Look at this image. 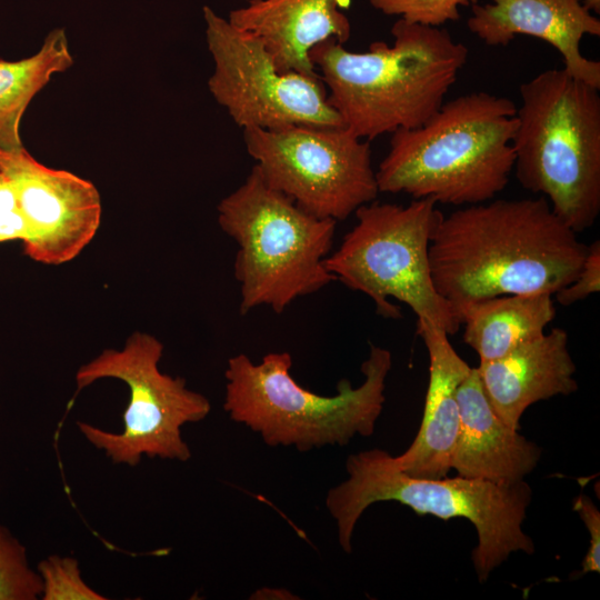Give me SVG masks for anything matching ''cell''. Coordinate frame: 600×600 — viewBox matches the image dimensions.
<instances>
[{"instance_id":"cell-1","label":"cell","mask_w":600,"mask_h":600,"mask_svg":"<svg viewBox=\"0 0 600 600\" xmlns=\"http://www.w3.org/2000/svg\"><path fill=\"white\" fill-rule=\"evenodd\" d=\"M587 251L546 198L492 199L442 214L429 259L437 291L459 314L493 297L553 296L577 277Z\"/></svg>"},{"instance_id":"cell-2","label":"cell","mask_w":600,"mask_h":600,"mask_svg":"<svg viewBox=\"0 0 600 600\" xmlns=\"http://www.w3.org/2000/svg\"><path fill=\"white\" fill-rule=\"evenodd\" d=\"M393 44L352 52L334 39L309 57L344 127L363 140L422 126L443 104L468 58L446 29L409 22L391 28Z\"/></svg>"},{"instance_id":"cell-3","label":"cell","mask_w":600,"mask_h":600,"mask_svg":"<svg viewBox=\"0 0 600 600\" xmlns=\"http://www.w3.org/2000/svg\"><path fill=\"white\" fill-rule=\"evenodd\" d=\"M517 106L470 92L443 102L422 126L392 133L376 171L379 192L471 206L494 199L513 171Z\"/></svg>"},{"instance_id":"cell-4","label":"cell","mask_w":600,"mask_h":600,"mask_svg":"<svg viewBox=\"0 0 600 600\" xmlns=\"http://www.w3.org/2000/svg\"><path fill=\"white\" fill-rule=\"evenodd\" d=\"M346 469L348 479L328 491L326 506L347 553L351 552L352 534L362 513L382 501L399 502L420 516L469 520L478 534L472 562L480 582L511 553L532 554L536 550L522 529L532 499L524 480L506 484L461 476L417 478L397 468L393 456L381 449L349 456Z\"/></svg>"},{"instance_id":"cell-5","label":"cell","mask_w":600,"mask_h":600,"mask_svg":"<svg viewBox=\"0 0 600 600\" xmlns=\"http://www.w3.org/2000/svg\"><path fill=\"white\" fill-rule=\"evenodd\" d=\"M513 170L577 233L600 213L599 89L562 69L520 86Z\"/></svg>"},{"instance_id":"cell-6","label":"cell","mask_w":600,"mask_h":600,"mask_svg":"<svg viewBox=\"0 0 600 600\" xmlns=\"http://www.w3.org/2000/svg\"><path fill=\"white\" fill-rule=\"evenodd\" d=\"M391 366V352L370 344L361 364L363 382L353 388L342 379L336 394L320 396L293 379L289 352L268 353L259 363L240 353L228 360L223 408L231 420L259 433L270 447L304 452L347 446L356 436L374 432Z\"/></svg>"},{"instance_id":"cell-7","label":"cell","mask_w":600,"mask_h":600,"mask_svg":"<svg viewBox=\"0 0 600 600\" xmlns=\"http://www.w3.org/2000/svg\"><path fill=\"white\" fill-rule=\"evenodd\" d=\"M218 222L238 246L233 268L241 314L261 306L282 313L299 297L337 280L324 263L337 221L301 209L270 187L256 166L220 201Z\"/></svg>"},{"instance_id":"cell-8","label":"cell","mask_w":600,"mask_h":600,"mask_svg":"<svg viewBox=\"0 0 600 600\" xmlns=\"http://www.w3.org/2000/svg\"><path fill=\"white\" fill-rule=\"evenodd\" d=\"M437 204L432 199H413L408 206L378 201L361 206L354 212L356 224L324 263L346 287L367 294L381 317H402L390 301L394 299L417 319L450 336L458 332L461 320L437 291L429 259L431 236L443 214Z\"/></svg>"},{"instance_id":"cell-9","label":"cell","mask_w":600,"mask_h":600,"mask_svg":"<svg viewBox=\"0 0 600 600\" xmlns=\"http://www.w3.org/2000/svg\"><path fill=\"white\" fill-rule=\"evenodd\" d=\"M163 344L153 336L132 333L121 350L106 349L76 373L77 391L100 379L113 378L129 387L123 429L116 433L78 421L82 436L118 464L137 466L143 456L186 462L191 450L181 428L203 420L209 400L190 390L186 380L159 369Z\"/></svg>"},{"instance_id":"cell-10","label":"cell","mask_w":600,"mask_h":600,"mask_svg":"<svg viewBox=\"0 0 600 600\" xmlns=\"http://www.w3.org/2000/svg\"><path fill=\"white\" fill-rule=\"evenodd\" d=\"M243 140L266 182L318 218L342 221L379 193L369 141L344 126L249 128Z\"/></svg>"},{"instance_id":"cell-11","label":"cell","mask_w":600,"mask_h":600,"mask_svg":"<svg viewBox=\"0 0 600 600\" xmlns=\"http://www.w3.org/2000/svg\"><path fill=\"white\" fill-rule=\"evenodd\" d=\"M214 70L208 87L242 129L276 130L296 124L343 126L328 102L320 76L281 71L262 40L203 7Z\"/></svg>"},{"instance_id":"cell-12","label":"cell","mask_w":600,"mask_h":600,"mask_svg":"<svg viewBox=\"0 0 600 600\" xmlns=\"http://www.w3.org/2000/svg\"><path fill=\"white\" fill-rule=\"evenodd\" d=\"M0 171L16 189L28 228L22 243L29 258L61 264L92 240L100 226L101 200L90 181L43 166L24 147L0 150Z\"/></svg>"},{"instance_id":"cell-13","label":"cell","mask_w":600,"mask_h":600,"mask_svg":"<svg viewBox=\"0 0 600 600\" xmlns=\"http://www.w3.org/2000/svg\"><path fill=\"white\" fill-rule=\"evenodd\" d=\"M467 26L488 46H507L516 36L539 38L562 57L563 69L600 89V62L580 51L583 36H600V20L582 0H491L472 4Z\"/></svg>"},{"instance_id":"cell-14","label":"cell","mask_w":600,"mask_h":600,"mask_svg":"<svg viewBox=\"0 0 600 600\" xmlns=\"http://www.w3.org/2000/svg\"><path fill=\"white\" fill-rule=\"evenodd\" d=\"M459 429L451 458L458 476L511 484L537 467L541 449L506 424L492 409L477 367L457 392Z\"/></svg>"},{"instance_id":"cell-15","label":"cell","mask_w":600,"mask_h":600,"mask_svg":"<svg viewBox=\"0 0 600 600\" xmlns=\"http://www.w3.org/2000/svg\"><path fill=\"white\" fill-rule=\"evenodd\" d=\"M477 370L492 409L517 430L531 404L578 390L576 364L562 328H553L499 359L480 362Z\"/></svg>"},{"instance_id":"cell-16","label":"cell","mask_w":600,"mask_h":600,"mask_svg":"<svg viewBox=\"0 0 600 600\" xmlns=\"http://www.w3.org/2000/svg\"><path fill=\"white\" fill-rule=\"evenodd\" d=\"M417 333L429 356V383L420 429L393 462L409 476L441 479L451 470V458L459 429L456 392L470 367L454 350L449 334L433 323L417 319Z\"/></svg>"},{"instance_id":"cell-17","label":"cell","mask_w":600,"mask_h":600,"mask_svg":"<svg viewBox=\"0 0 600 600\" xmlns=\"http://www.w3.org/2000/svg\"><path fill=\"white\" fill-rule=\"evenodd\" d=\"M350 0H249L228 20L259 37L281 71L319 76L310 57L317 44L334 39L344 44L351 26L342 9Z\"/></svg>"},{"instance_id":"cell-18","label":"cell","mask_w":600,"mask_h":600,"mask_svg":"<svg viewBox=\"0 0 600 600\" xmlns=\"http://www.w3.org/2000/svg\"><path fill=\"white\" fill-rule=\"evenodd\" d=\"M459 316L464 343L488 362L541 337L556 317V304L550 293L508 294L470 302Z\"/></svg>"},{"instance_id":"cell-19","label":"cell","mask_w":600,"mask_h":600,"mask_svg":"<svg viewBox=\"0 0 600 600\" xmlns=\"http://www.w3.org/2000/svg\"><path fill=\"white\" fill-rule=\"evenodd\" d=\"M66 33L51 31L40 50L19 61L0 60V150L23 147L19 124L32 98L51 79L72 64Z\"/></svg>"},{"instance_id":"cell-20","label":"cell","mask_w":600,"mask_h":600,"mask_svg":"<svg viewBox=\"0 0 600 600\" xmlns=\"http://www.w3.org/2000/svg\"><path fill=\"white\" fill-rule=\"evenodd\" d=\"M42 584L26 547L0 523V600H37Z\"/></svg>"},{"instance_id":"cell-21","label":"cell","mask_w":600,"mask_h":600,"mask_svg":"<svg viewBox=\"0 0 600 600\" xmlns=\"http://www.w3.org/2000/svg\"><path fill=\"white\" fill-rule=\"evenodd\" d=\"M40 576L41 600H104L82 578L79 562L72 557L49 556L36 568Z\"/></svg>"},{"instance_id":"cell-22","label":"cell","mask_w":600,"mask_h":600,"mask_svg":"<svg viewBox=\"0 0 600 600\" xmlns=\"http://www.w3.org/2000/svg\"><path fill=\"white\" fill-rule=\"evenodd\" d=\"M377 10L387 16L426 26L439 27L460 18L459 7H471L479 0H368Z\"/></svg>"},{"instance_id":"cell-23","label":"cell","mask_w":600,"mask_h":600,"mask_svg":"<svg viewBox=\"0 0 600 600\" xmlns=\"http://www.w3.org/2000/svg\"><path fill=\"white\" fill-rule=\"evenodd\" d=\"M600 291V241L588 244L587 256L577 277L557 291L554 300L568 307Z\"/></svg>"},{"instance_id":"cell-24","label":"cell","mask_w":600,"mask_h":600,"mask_svg":"<svg viewBox=\"0 0 600 600\" xmlns=\"http://www.w3.org/2000/svg\"><path fill=\"white\" fill-rule=\"evenodd\" d=\"M573 509L578 512L590 533V542L582 561V572L600 571V512L591 499L579 496L574 500Z\"/></svg>"},{"instance_id":"cell-25","label":"cell","mask_w":600,"mask_h":600,"mask_svg":"<svg viewBox=\"0 0 600 600\" xmlns=\"http://www.w3.org/2000/svg\"><path fill=\"white\" fill-rule=\"evenodd\" d=\"M27 237V222L20 208L0 213V244L13 240L23 242Z\"/></svg>"},{"instance_id":"cell-26","label":"cell","mask_w":600,"mask_h":600,"mask_svg":"<svg viewBox=\"0 0 600 600\" xmlns=\"http://www.w3.org/2000/svg\"><path fill=\"white\" fill-rule=\"evenodd\" d=\"M19 208L16 189L10 179L0 171V213Z\"/></svg>"},{"instance_id":"cell-27","label":"cell","mask_w":600,"mask_h":600,"mask_svg":"<svg viewBox=\"0 0 600 600\" xmlns=\"http://www.w3.org/2000/svg\"><path fill=\"white\" fill-rule=\"evenodd\" d=\"M584 6L596 13H600V0H582Z\"/></svg>"}]
</instances>
